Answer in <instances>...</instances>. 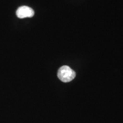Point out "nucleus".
<instances>
[{"label":"nucleus","mask_w":123,"mask_h":123,"mask_svg":"<svg viewBox=\"0 0 123 123\" xmlns=\"http://www.w3.org/2000/svg\"><path fill=\"white\" fill-rule=\"evenodd\" d=\"M75 76L76 73L75 71L68 66H62L57 73L58 78L64 83L71 81L72 80L75 79Z\"/></svg>","instance_id":"nucleus-1"},{"label":"nucleus","mask_w":123,"mask_h":123,"mask_svg":"<svg viewBox=\"0 0 123 123\" xmlns=\"http://www.w3.org/2000/svg\"><path fill=\"white\" fill-rule=\"evenodd\" d=\"M17 16L19 18H24L32 17L34 15V11L32 8L28 6H21L17 10Z\"/></svg>","instance_id":"nucleus-2"}]
</instances>
